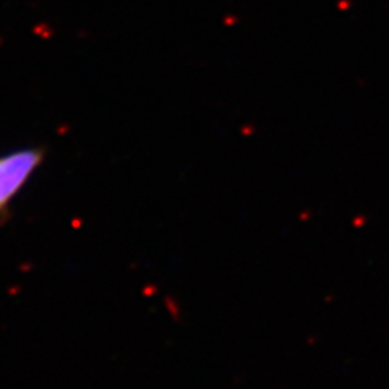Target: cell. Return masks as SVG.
I'll use <instances>...</instances> for the list:
<instances>
[{"label": "cell", "instance_id": "cell-1", "mask_svg": "<svg viewBox=\"0 0 389 389\" xmlns=\"http://www.w3.org/2000/svg\"><path fill=\"white\" fill-rule=\"evenodd\" d=\"M42 159L44 153L39 148H25L0 156V213L21 192Z\"/></svg>", "mask_w": 389, "mask_h": 389}]
</instances>
